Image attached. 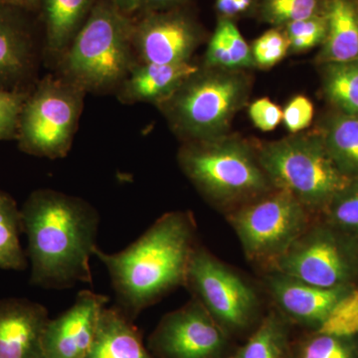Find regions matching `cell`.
Returning <instances> with one entry per match:
<instances>
[{
  "label": "cell",
  "mask_w": 358,
  "mask_h": 358,
  "mask_svg": "<svg viewBox=\"0 0 358 358\" xmlns=\"http://www.w3.org/2000/svg\"><path fill=\"white\" fill-rule=\"evenodd\" d=\"M355 336L315 331L301 341L293 358H358Z\"/></svg>",
  "instance_id": "4316f807"
},
{
  "label": "cell",
  "mask_w": 358,
  "mask_h": 358,
  "mask_svg": "<svg viewBox=\"0 0 358 358\" xmlns=\"http://www.w3.org/2000/svg\"><path fill=\"white\" fill-rule=\"evenodd\" d=\"M30 91L0 88V141H16L21 110Z\"/></svg>",
  "instance_id": "1f68e13d"
},
{
  "label": "cell",
  "mask_w": 358,
  "mask_h": 358,
  "mask_svg": "<svg viewBox=\"0 0 358 358\" xmlns=\"http://www.w3.org/2000/svg\"><path fill=\"white\" fill-rule=\"evenodd\" d=\"M315 114L313 103L307 96H294L282 110V122L291 134H299L310 127Z\"/></svg>",
  "instance_id": "d6a6232c"
},
{
  "label": "cell",
  "mask_w": 358,
  "mask_h": 358,
  "mask_svg": "<svg viewBox=\"0 0 358 358\" xmlns=\"http://www.w3.org/2000/svg\"><path fill=\"white\" fill-rule=\"evenodd\" d=\"M190 0H140L138 13L164 11L188 6Z\"/></svg>",
  "instance_id": "d590c367"
},
{
  "label": "cell",
  "mask_w": 358,
  "mask_h": 358,
  "mask_svg": "<svg viewBox=\"0 0 358 358\" xmlns=\"http://www.w3.org/2000/svg\"><path fill=\"white\" fill-rule=\"evenodd\" d=\"M95 0H41L39 18L43 28L44 49L60 59L84 24Z\"/></svg>",
  "instance_id": "d6986e66"
},
{
  "label": "cell",
  "mask_w": 358,
  "mask_h": 358,
  "mask_svg": "<svg viewBox=\"0 0 358 358\" xmlns=\"http://www.w3.org/2000/svg\"><path fill=\"white\" fill-rule=\"evenodd\" d=\"M38 15L0 4V88L30 91L34 86Z\"/></svg>",
  "instance_id": "4fadbf2b"
},
{
  "label": "cell",
  "mask_w": 358,
  "mask_h": 358,
  "mask_svg": "<svg viewBox=\"0 0 358 358\" xmlns=\"http://www.w3.org/2000/svg\"><path fill=\"white\" fill-rule=\"evenodd\" d=\"M319 331L338 336H357L358 289H353L336 306Z\"/></svg>",
  "instance_id": "4dcf8cb0"
},
{
  "label": "cell",
  "mask_w": 358,
  "mask_h": 358,
  "mask_svg": "<svg viewBox=\"0 0 358 358\" xmlns=\"http://www.w3.org/2000/svg\"><path fill=\"white\" fill-rule=\"evenodd\" d=\"M319 134L338 169L352 179L358 178V117L338 112L329 115Z\"/></svg>",
  "instance_id": "44dd1931"
},
{
  "label": "cell",
  "mask_w": 358,
  "mask_h": 358,
  "mask_svg": "<svg viewBox=\"0 0 358 358\" xmlns=\"http://www.w3.org/2000/svg\"><path fill=\"white\" fill-rule=\"evenodd\" d=\"M226 345L225 329L196 299L166 315L150 338L162 358H220Z\"/></svg>",
  "instance_id": "7c38bea8"
},
{
  "label": "cell",
  "mask_w": 358,
  "mask_h": 358,
  "mask_svg": "<svg viewBox=\"0 0 358 358\" xmlns=\"http://www.w3.org/2000/svg\"><path fill=\"white\" fill-rule=\"evenodd\" d=\"M273 186L293 195L310 212H322L350 185L317 133L293 134L257 147Z\"/></svg>",
  "instance_id": "8992f818"
},
{
  "label": "cell",
  "mask_w": 358,
  "mask_h": 358,
  "mask_svg": "<svg viewBox=\"0 0 358 358\" xmlns=\"http://www.w3.org/2000/svg\"><path fill=\"white\" fill-rule=\"evenodd\" d=\"M178 162L205 199L230 211L275 188L259 162L257 148L237 136L185 141Z\"/></svg>",
  "instance_id": "277c9868"
},
{
  "label": "cell",
  "mask_w": 358,
  "mask_h": 358,
  "mask_svg": "<svg viewBox=\"0 0 358 358\" xmlns=\"http://www.w3.org/2000/svg\"><path fill=\"white\" fill-rule=\"evenodd\" d=\"M250 88L244 71L203 66L157 108L185 143L212 140L227 134L248 100Z\"/></svg>",
  "instance_id": "5b68a950"
},
{
  "label": "cell",
  "mask_w": 358,
  "mask_h": 358,
  "mask_svg": "<svg viewBox=\"0 0 358 358\" xmlns=\"http://www.w3.org/2000/svg\"><path fill=\"white\" fill-rule=\"evenodd\" d=\"M122 13L133 16L140 11V0H110Z\"/></svg>",
  "instance_id": "74e56055"
},
{
  "label": "cell",
  "mask_w": 358,
  "mask_h": 358,
  "mask_svg": "<svg viewBox=\"0 0 358 358\" xmlns=\"http://www.w3.org/2000/svg\"><path fill=\"white\" fill-rule=\"evenodd\" d=\"M86 358H152L131 319L117 307L103 308Z\"/></svg>",
  "instance_id": "ffe728a7"
},
{
  "label": "cell",
  "mask_w": 358,
  "mask_h": 358,
  "mask_svg": "<svg viewBox=\"0 0 358 358\" xmlns=\"http://www.w3.org/2000/svg\"><path fill=\"white\" fill-rule=\"evenodd\" d=\"M203 66L242 71L255 67L251 46L245 41L234 21L218 18L205 52Z\"/></svg>",
  "instance_id": "7402d4cb"
},
{
  "label": "cell",
  "mask_w": 358,
  "mask_h": 358,
  "mask_svg": "<svg viewBox=\"0 0 358 358\" xmlns=\"http://www.w3.org/2000/svg\"><path fill=\"white\" fill-rule=\"evenodd\" d=\"M310 212L285 190H271L228 214L250 261L271 265L310 225Z\"/></svg>",
  "instance_id": "ba28073f"
},
{
  "label": "cell",
  "mask_w": 358,
  "mask_h": 358,
  "mask_svg": "<svg viewBox=\"0 0 358 358\" xmlns=\"http://www.w3.org/2000/svg\"><path fill=\"white\" fill-rule=\"evenodd\" d=\"M109 298L83 289L72 307L55 320H49L43 334L46 358H86Z\"/></svg>",
  "instance_id": "5bb4252c"
},
{
  "label": "cell",
  "mask_w": 358,
  "mask_h": 358,
  "mask_svg": "<svg viewBox=\"0 0 358 358\" xmlns=\"http://www.w3.org/2000/svg\"><path fill=\"white\" fill-rule=\"evenodd\" d=\"M21 211L15 200L0 190V270L24 271L27 256L20 244Z\"/></svg>",
  "instance_id": "cb8c5ba5"
},
{
  "label": "cell",
  "mask_w": 358,
  "mask_h": 358,
  "mask_svg": "<svg viewBox=\"0 0 358 358\" xmlns=\"http://www.w3.org/2000/svg\"><path fill=\"white\" fill-rule=\"evenodd\" d=\"M248 112L254 126L262 131H274L282 121V110L268 98L254 101Z\"/></svg>",
  "instance_id": "836d02e7"
},
{
  "label": "cell",
  "mask_w": 358,
  "mask_h": 358,
  "mask_svg": "<svg viewBox=\"0 0 358 358\" xmlns=\"http://www.w3.org/2000/svg\"><path fill=\"white\" fill-rule=\"evenodd\" d=\"M255 67L270 69L288 55L289 46L284 29L273 27L258 37L251 46Z\"/></svg>",
  "instance_id": "f546056e"
},
{
  "label": "cell",
  "mask_w": 358,
  "mask_h": 358,
  "mask_svg": "<svg viewBox=\"0 0 358 358\" xmlns=\"http://www.w3.org/2000/svg\"><path fill=\"white\" fill-rule=\"evenodd\" d=\"M20 211L31 265L30 284L56 289L93 284L90 260L98 247L100 224L95 207L57 190L38 189Z\"/></svg>",
  "instance_id": "6da1fadb"
},
{
  "label": "cell",
  "mask_w": 358,
  "mask_h": 358,
  "mask_svg": "<svg viewBox=\"0 0 358 358\" xmlns=\"http://www.w3.org/2000/svg\"><path fill=\"white\" fill-rule=\"evenodd\" d=\"M322 213L326 223L358 242V178L336 194Z\"/></svg>",
  "instance_id": "83f0119b"
},
{
  "label": "cell",
  "mask_w": 358,
  "mask_h": 358,
  "mask_svg": "<svg viewBox=\"0 0 358 358\" xmlns=\"http://www.w3.org/2000/svg\"><path fill=\"white\" fill-rule=\"evenodd\" d=\"M86 92L62 76H48L28 94L18 124V148L25 154L63 159L72 147Z\"/></svg>",
  "instance_id": "52a82bcc"
},
{
  "label": "cell",
  "mask_w": 358,
  "mask_h": 358,
  "mask_svg": "<svg viewBox=\"0 0 358 358\" xmlns=\"http://www.w3.org/2000/svg\"><path fill=\"white\" fill-rule=\"evenodd\" d=\"M259 0H215L218 18L235 21L257 14Z\"/></svg>",
  "instance_id": "e575fe53"
},
{
  "label": "cell",
  "mask_w": 358,
  "mask_h": 358,
  "mask_svg": "<svg viewBox=\"0 0 358 358\" xmlns=\"http://www.w3.org/2000/svg\"><path fill=\"white\" fill-rule=\"evenodd\" d=\"M196 227L189 212L164 214L117 253L94 251L107 268L117 308L129 319L178 286H185Z\"/></svg>",
  "instance_id": "7a4b0ae2"
},
{
  "label": "cell",
  "mask_w": 358,
  "mask_h": 358,
  "mask_svg": "<svg viewBox=\"0 0 358 358\" xmlns=\"http://www.w3.org/2000/svg\"><path fill=\"white\" fill-rule=\"evenodd\" d=\"M0 4L17 7L29 13L39 14L41 0H0Z\"/></svg>",
  "instance_id": "8d00e7d4"
},
{
  "label": "cell",
  "mask_w": 358,
  "mask_h": 358,
  "mask_svg": "<svg viewBox=\"0 0 358 358\" xmlns=\"http://www.w3.org/2000/svg\"><path fill=\"white\" fill-rule=\"evenodd\" d=\"M204 38L203 28L187 6L141 13L134 18V53L141 63L190 62Z\"/></svg>",
  "instance_id": "8fae6325"
},
{
  "label": "cell",
  "mask_w": 358,
  "mask_h": 358,
  "mask_svg": "<svg viewBox=\"0 0 358 358\" xmlns=\"http://www.w3.org/2000/svg\"><path fill=\"white\" fill-rule=\"evenodd\" d=\"M268 268L320 288H353L358 277V242L326 222L310 223Z\"/></svg>",
  "instance_id": "9c48e42d"
},
{
  "label": "cell",
  "mask_w": 358,
  "mask_h": 358,
  "mask_svg": "<svg viewBox=\"0 0 358 358\" xmlns=\"http://www.w3.org/2000/svg\"><path fill=\"white\" fill-rule=\"evenodd\" d=\"M134 17L110 0H95L91 13L60 58L61 76L85 92L119 88L136 64Z\"/></svg>",
  "instance_id": "3957f363"
},
{
  "label": "cell",
  "mask_w": 358,
  "mask_h": 358,
  "mask_svg": "<svg viewBox=\"0 0 358 358\" xmlns=\"http://www.w3.org/2000/svg\"><path fill=\"white\" fill-rule=\"evenodd\" d=\"M268 293L285 317L319 331L336 306L353 288L324 289L270 271L265 277Z\"/></svg>",
  "instance_id": "9a60e30c"
},
{
  "label": "cell",
  "mask_w": 358,
  "mask_h": 358,
  "mask_svg": "<svg viewBox=\"0 0 358 358\" xmlns=\"http://www.w3.org/2000/svg\"><path fill=\"white\" fill-rule=\"evenodd\" d=\"M324 11V0H259L256 15L261 20L282 28Z\"/></svg>",
  "instance_id": "484cf974"
},
{
  "label": "cell",
  "mask_w": 358,
  "mask_h": 358,
  "mask_svg": "<svg viewBox=\"0 0 358 358\" xmlns=\"http://www.w3.org/2000/svg\"><path fill=\"white\" fill-rule=\"evenodd\" d=\"M322 89L338 112L358 117V60L322 65Z\"/></svg>",
  "instance_id": "d4e9b609"
},
{
  "label": "cell",
  "mask_w": 358,
  "mask_h": 358,
  "mask_svg": "<svg viewBox=\"0 0 358 358\" xmlns=\"http://www.w3.org/2000/svg\"><path fill=\"white\" fill-rule=\"evenodd\" d=\"M48 310L21 298L0 300V358H46L43 334Z\"/></svg>",
  "instance_id": "2e32d148"
},
{
  "label": "cell",
  "mask_w": 358,
  "mask_h": 358,
  "mask_svg": "<svg viewBox=\"0 0 358 358\" xmlns=\"http://www.w3.org/2000/svg\"><path fill=\"white\" fill-rule=\"evenodd\" d=\"M231 358H293L286 317L279 312L268 313L255 333Z\"/></svg>",
  "instance_id": "603a6c76"
},
{
  "label": "cell",
  "mask_w": 358,
  "mask_h": 358,
  "mask_svg": "<svg viewBox=\"0 0 358 358\" xmlns=\"http://www.w3.org/2000/svg\"><path fill=\"white\" fill-rule=\"evenodd\" d=\"M327 30L317 62H348L358 60V1L324 0Z\"/></svg>",
  "instance_id": "ac0fdd59"
},
{
  "label": "cell",
  "mask_w": 358,
  "mask_h": 358,
  "mask_svg": "<svg viewBox=\"0 0 358 358\" xmlns=\"http://www.w3.org/2000/svg\"><path fill=\"white\" fill-rule=\"evenodd\" d=\"M185 286L226 331H243L258 313V296L248 282L199 246L193 252Z\"/></svg>",
  "instance_id": "30bf717a"
},
{
  "label": "cell",
  "mask_w": 358,
  "mask_h": 358,
  "mask_svg": "<svg viewBox=\"0 0 358 358\" xmlns=\"http://www.w3.org/2000/svg\"><path fill=\"white\" fill-rule=\"evenodd\" d=\"M199 66L192 62L155 64L136 62L117 88V98L124 103L164 102L173 95Z\"/></svg>",
  "instance_id": "e0dca14e"
},
{
  "label": "cell",
  "mask_w": 358,
  "mask_h": 358,
  "mask_svg": "<svg viewBox=\"0 0 358 358\" xmlns=\"http://www.w3.org/2000/svg\"><path fill=\"white\" fill-rule=\"evenodd\" d=\"M288 38L289 53H303L324 43L326 38L327 23L324 11L289 23L282 27Z\"/></svg>",
  "instance_id": "f1b7e54d"
}]
</instances>
